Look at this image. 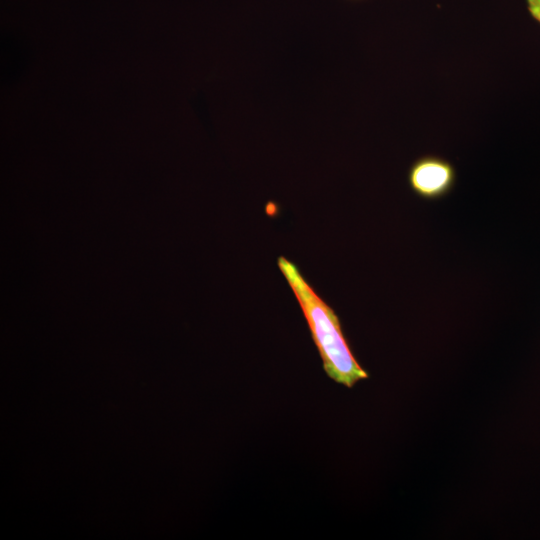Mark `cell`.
<instances>
[{
	"mask_svg": "<svg viewBox=\"0 0 540 540\" xmlns=\"http://www.w3.org/2000/svg\"><path fill=\"white\" fill-rule=\"evenodd\" d=\"M278 267L297 298L327 376L347 388L368 379L369 374L352 354L333 309L314 292L293 262L281 256Z\"/></svg>",
	"mask_w": 540,
	"mask_h": 540,
	"instance_id": "cell-1",
	"label": "cell"
},
{
	"mask_svg": "<svg viewBox=\"0 0 540 540\" xmlns=\"http://www.w3.org/2000/svg\"><path fill=\"white\" fill-rule=\"evenodd\" d=\"M456 182V170L446 159L425 155L418 158L409 168L408 183L412 191L426 200L446 196Z\"/></svg>",
	"mask_w": 540,
	"mask_h": 540,
	"instance_id": "cell-2",
	"label": "cell"
},
{
	"mask_svg": "<svg viewBox=\"0 0 540 540\" xmlns=\"http://www.w3.org/2000/svg\"><path fill=\"white\" fill-rule=\"evenodd\" d=\"M526 4L531 17L540 24V0H526Z\"/></svg>",
	"mask_w": 540,
	"mask_h": 540,
	"instance_id": "cell-3",
	"label": "cell"
}]
</instances>
